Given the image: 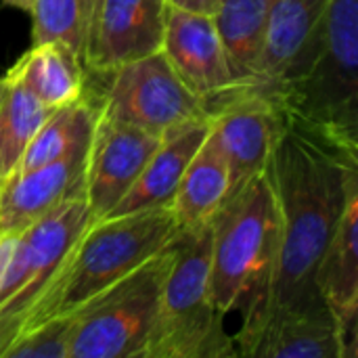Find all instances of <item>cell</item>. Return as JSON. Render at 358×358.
I'll return each instance as SVG.
<instances>
[{
    "instance_id": "cell-26",
    "label": "cell",
    "mask_w": 358,
    "mask_h": 358,
    "mask_svg": "<svg viewBox=\"0 0 358 358\" xmlns=\"http://www.w3.org/2000/svg\"><path fill=\"white\" fill-rule=\"evenodd\" d=\"M15 243H17V235H0V287L6 275V268L10 264L13 252H15Z\"/></svg>"
},
{
    "instance_id": "cell-24",
    "label": "cell",
    "mask_w": 358,
    "mask_h": 358,
    "mask_svg": "<svg viewBox=\"0 0 358 358\" xmlns=\"http://www.w3.org/2000/svg\"><path fill=\"white\" fill-rule=\"evenodd\" d=\"M71 317H57L19 334L0 358H69Z\"/></svg>"
},
{
    "instance_id": "cell-11",
    "label": "cell",
    "mask_w": 358,
    "mask_h": 358,
    "mask_svg": "<svg viewBox=\"0 0 358 358\" xmlns=\"http://www.w3.org/2000/svg\"><path fill=\"white\" fill-rule=\"evenodd\" d=\"M166 0H99L86 42V73L105 76L122 63L162 48Z\"/></svg>"
},
{
    "instance_id": "cell-18",
    "label": "cell",
    "mask_w": 358,
    "mask_h": 358,
    "mask_svg": "<svg viewBox=\"0 0 358 358\" xmlns=\"http://www.w3.org/2000/svg\"><path fill=\"white\" fill-rule=\"evenodd\" d=\"M229 195H231L229 166L216 138L212 136V132H208L197 153L193 155L191 164L187 166L170 206L178 222V229L191 231L210 222Z\"/></svg>"
},
{
    "instance_id": "cell-28",
    "label": "cell",
    "mask_w": 358,
    "mask_h": 358,
    "mask_svg": "<svg viewBox=\"0 0 358 358\" xmlns=\"http://www.w3.org/2000/svg\"><path fill=\"white\" fill-rule=\"evenodd\" d=\"M2 2L8 4V6H13V8L25 10V13H29V8H31V0H2Z\"/></svg>"
},
{
    "instance_id": "cell-6",
    "label": "cell",
    "mask_w": 358,
    "mask_h": 358,
    "mask_svg": "<svg viewBox=\"0 0 358 358\" xmlns=\"http://www.w3.org/2000/svg\"><path fill=\"white\" fill-rule=\"evenodd\" d=\"M172 258L174 241L69 315V358H143Z\"/></svg>"
},
{
    "instance_id": "cell-2",
    "label": "cell",
    "mask_w": 358,
    "mask_h": 358,
    "mask_svg": "<svg viewBox=\"0 0 358 358\" xmlns=\"http://www.w3.org/2000/svg\"><path fill=\"white\" fill-rule=\"evenodd\" d=\"M178 235L180 229L170 208L88 222L36 300L21 315L10 342L44 321L73 315L168 248Z\"/></svg>"
},
{
    "instance_id": "cell-19",
    "label": "cell",
    "mask_w": 358,
    "mask_h": 358,
    "mask_svg": "<svg viewBox=\"0 0 358 358\" xmlns=\"http://www.w3.org/2000/svg\"><path fill=\"white\" fill-rule=\"evenodd\" d=\"M275 2L277 0H222L212 17L237 80L235 94L250 90L254 84Z\"/></svg>"
},
{
    "instance_id": "cell-7",
    "label": "cell",
    "mask_w": 358,
    "mask_h": 358,
    "mask_svg": "<svg viewBox=\"0 0 358 358\" xmlns=\"http://www.w3.org/2000/svg\"><path fill=\"white\" fill-rule=\"evenodd\" d=\"M105 78L101 113L153 136L210 117L206 101L187 88L162 50L122 63Z\"/></svg>"
},
{
    "instance_id": "cell-14",
    "label": "cell",
    "mask_w": 358,
    "mask_h": 358,
    "mask_svg": "<svg viewBox=\"0 0 358 358\" xmlns=\"http://www.w3.org/2000/svg\"><path fill=\"white\" fill-rule=\"evenodd\" d=\"M315 283L338 327L344 358H357L358 189L348 195L340 222L319 260Z\"/></svg>"
},
{
    "instance_id": "cell-20",
    "label": "cell",
    "mask_w": 358,
    "mask_h": 358,
    "mask_svg": "<svg viewBox=\"0 0 358 358\" xmlns=\"http://www.w3.org/2000/svg\"><path fill=\"white\" fill-rule=\"evenodd\" d=\"M84 63L61 42H40L6 71L46 107H63L84 94Z\"/></svg>"
},
{
    "instance_id": "cell-12",
    "label": "cell",
    "mask_w": 358,
    "mask_h": 358,
    "mask_svg": "<svg viewBox=\"0 0 358 358\" xmlns=\"http://www.w3.org/2000/svg\"><path fill=\"white\" fill-rule=\"evenodd\" d=\"M327 6L329 0L275 2L254 84L241 94L268 99L308 69L321 44Z\"/></svg>"
},
{
    "instance_id": "cell-22",
    "label": "cell",
    "mask_w": 358,
    "mask_h": 358,
    "mask_svg": "<svg viewBox=\"0 0 358 358\" xmlns=\"http://www.w3.org/2000/svg\"><path fill=\"white\" fill-rule=\"evenodd\" d=\"M52 107L40 103L10 76L0 78V182L8 178L29 141L50 115Z\"/></svg>"
},
{
    "instance_id": "cell-10",
    "label": "cell",
    "mask_w": 358,
    "mask_h": 358,
    "mask_svg": "<svg viewBox=\"0 0 358 358\" xmlns=\"http://www.w3.org/2000/svg\"><path fill=\"white\" fill-rule=\"evenodd\" d=\"M164 57L210 113L237 92V80L212 17L166 8L162 48Z\"/></svg>"
},
{
    "instance_id": "cell-9",
    "label": "cell",
    "mask_w": 358,
    "mask_h": 358,
    "mask_svg": "<svg viewBox=\"0 0 358 358\" xmlns=\"http://www.w3.org/2000/svg\"><path fill=\"white\" fill-rule=\"evenodd\" d=\"M159 141V136L113 120L99 109L84 166V197L90 220L107 218L115 210Z\"/></svg>"
},
{
    "instance_id": "cell-27",
    "label": "cell",
    "mask_w": 358,
    "mask_h": 358,
    "mask_svg": "<svg viewBox=\"0 0 358 358\" xmlns=\"http://www.w3.org/2000/svg\"><path fill=\"white\" fill-rule=\"evenodd\" d=\"M80 6H82V19H84V42H86V36H88L92 17H94V13H96L99 0H80Z\"/></svg>"
},
{
    "instance_id": "cell-4",
    "label": "cell",
    "mask_w": 358,
    "mask_h": 358,
    "mask_svg": "<svg viewBox=\"0 0 358 358\" xmlns=\"http://www.w3.org/2000/svg\"><path fill=\"white\" fill-rule=\"evenodd\" d=\"M279 206L268 174L233 191L212 218L210 292L224 315L250 319L262 306L279 252Z\"/></svg>"
},
{
    "instance_id": "cell-23",
    "label": "cell",
    "mask_w": 358,
    "mask_h": 358,
    "mask_svg": "<svg viewBox=\"0 0 358 358\" xmlns=\"http://www.w3.org/2000/svg\"><path fill=\"white\" fill-rule=\"evenodd\" d=\"M31 44L61 42L84 59V19L80 0H31Z\"/></svg>"
},
{
    "instance_id": "cell-17",
    "label": "cell",
    "mask_w": 358,
    "mask_h": 358,
    "mask_svg": "<svg viewBox=\"0 0 358 358\" xmlns=\"http://www.w3.org/2000/svg\"><path fill=\"white\" fill-rule=\"evenodd\" d=\"M239 355L254 358H344L331 317L279 315L235 336Z\"/></svg>"
},
{
    "instance_id": "cell-25",
    "label": "cell",
    "mask_w": 358,
    "mask_h": 358,
    "mask_svg": "<svg viewBox=\"0 0 358 358\" xmlns=\"http://www.w3.org/2000/svg\"><path fill=\"white\" fill-rule=\"evenodd\" d=\"M166 4L176 10H182V13L214 17V13L222 4V0H166Z\"/></svg>"
},
{
    "instance_id": "cell-13",
    "label": "cell",
    "mask_w": 358,
    "mask_h": 358,
    "mask_svg": "<svg viewBox=\"0 0 358 358\" xmlns=\"http://www.w3.org/2000/svg\"><path fill=\"white\" fill-rule=\"evenodd\" d=\"M216 138L231 174V193L256 174L266 172L271 153L281 130L275 107L256 94H235L210 113Z\"/></svg>"
},
{
    "instance_id": "cell-1",
    "label": "cell",
    "mask_w": 358,
    "mask_h": 358,
    "mask_svg": "<svg viewBox=\"0 0 358 358\" xmlns=\"http://www.w3.org/2000/svg\"><path fill=\"white\" fill-rule=\"evenodd\" d=\"M266 174L281 218L279 252L266 298L241 329L279 315L331 317L315 275L348 195L358 189V155L281 120Z\"/></svg>"
},
{
    "instance_id": "cell-21",
    "label": "cell",
    "mask_w": 358,
    "mask_h": 358,
    "mask_svg": "<svg viewBox=\"0 0 358 358\" xmlns=\"http://www.w3.org/2000/svg\"><path fill=\"white\" fill-rule=\"evenodd\" d=\"M96 115L99 105L90 103L86 94H82L73 103L52 109L50 115L34 134V138L29 141L15 172H27L59 162L71 153L88 151Z\"/></svg>"
},
{
    "instance_id": "cell-3",
    "label": "cell",
    "mask_w": 358,
    "mask_h": 358,
    "mask_svg": "<svg viewBox=\"0 0 358 358\" xmlns=\"http://www.w3.org/2000/svg\"><path fill=\"white\" fill-rule=\"evenodd\" d=\"M266 101L285 124L358 155V0H329L313 63Z\"/></svg>"
},
{
    "instance_id": "cell-5",
    "label": "cell",
    "mask_w": 358,
    "mask_h": 358,
    "mask_svg": "<svg viewBox=\"0 0 358 358\" xmlns=\"http://www.w3.org/2000/svg\"><path fill=\"white\" fill-rule=\"evenodd\" d=\"M212 220L180 231L174 258L164 281L157 317L143 358L237 357L235 338L224 327V315L210 292Z\"/></svg>"
},
{
    "instance_id": "cell-15",
    "label": "cell",
    "mask_w": 358,
    "mask_h": 358,
    "mask_svg": "<svg viewBox=\"0 0 358 358\" xmlns=\"http://www.w3.org/2000/svg\"><path fill=\"white\" fill-rule=\"evenodd\" d=\"M86 153L78 151L59 162L4 178L0 182V235H19L59 203L84 191Z\"/></svg>"
},
{
    "instance_id": "cell-8",
    "label": "cell",
    "mask_w": 358,
    "mask_h": 358,
    "mask_svg": "<svg viewBox=\"0 0 358 358\" xmlns=\"http://www.w3.org/2000/svg\"><path fill=\"white\" fill-rule=\"evenodd\" d=\"M88 222H92L88 203L84 191H80L17 235L0 287V357L21 315L36 300Z\"/></svg>"
},
{
    "instance_id": "cell-16",
    "label": "cell",
    "mask_w": 358,
    "mask_h": 358,
    "mask_svg": "<svg viewBox=\"0 0 358 358\" xmlns=\"http://www.w3.org/2000/svg\"><path fill=\"white\" fill-rule=\"evenodd\" d=\"M212 126L210 117L185 124L162 136L157 149L145 164L136 182L124 195L109 216H126L136 212H149L170 208L176 195L178 182L197 153L199 145L208 136ZM107 216V218H109Z\"/></svg>"
}]
</instances>
